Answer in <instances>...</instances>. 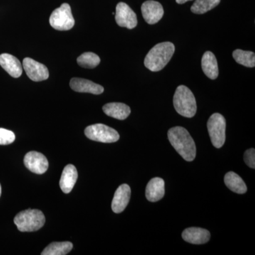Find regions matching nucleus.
I'll list each match as a JSON object with an SVG mask.
<instances>
[{
    "label": "nucleus",
    "instance_id": "nucleus-1",
    "mask_svg": "<svg viewBox=\"0 0 255 255\" xmlns=\"http://www.w3.org/2000/svg\"><path fill=\"white\" fill-rule=\"evenodd\" d=\"M168 138L172 147L187 162L195 159L196 147L195 142L187 129L176 127L169 129Z\"/></svg>",
    "mask_w": 255,
    "mask_h": 255
},
{
    "label": "nucleus",
    "instance_id": "nucleus-2",
    "mask_svg": "<svg viewBox=\"0 0 255 255\" xmlns=\"http://www.w3.org/2000/svg\"><path fill=\"white\" fill-rule=\"evenodd\" d=\"M175 47L171 42H164L155 45L146 55L144 64L152 72L160 71L173 56Z\"/></svg>",
    "mask_w": 255,
    "mask_h": 255
},
{
    "label": "nucleus",
    "instance_id": "nucleus-3",
    "mask_svg": "<svg viewBox=\"0 0 255 255\" xmlns=\"http://www.w3.org/2000/svg\"><path fill=\"white\" fill-rule=\"evenodd\" d=\"M174 107L178 114L187 118L195 116L197 107L195 97L192 92L184 85H180L174 95Z\"/></svg>",
    "mask_w": 255,
    "mask_h": 255
},
{
    "label": "nucleus",
    "instance_id": "nucleus-4",
    "mask_svg": "<svg viewBox=\"0 0 255 255\" xmlns=\"http://www.w3.org/2000/svg\"><path fill=\"white\" fill-rule=\"evenodd\" d=\"M14 222L21 232H34L44 226L46 219L40 210L27 209L18 213Z\"/></svg>",
    "mask_w": 255,
    "mask_h": 255
},
{
    "label": "nucleus",
    "instance_id": "nucleus-5",
    "mask_svg": "<svg viewBox=\"0 0 255 255\" xmlns=\"http://www.w3.org/2000/svg\"><path fill=\"white\" fill-rule=\"evenodd\" d=\"M211 142L216 148H221L226 142V119L221 114L211 116L207 123Z\"/></svg>",
    "mask_w": 255,
    "mask_h": 255
},
{
    "label": "nucleus",
    "instance_id": "nucleus-6",
    "mask_svg": "<svg viewBox=\"0 0 255 255\" xmlns=\"http://www.w3.org/2000/svg\"><path fill=\"white\" fill-rule=\"evenodd\" d=\"M50 26L58 31H68L75 25V19L72 14L71 7L64 3L60 7L52 12L50 16Z\"/></svg>",
    "mask_w": 255,
    "mask_h": 255
},
{
    "label": "nucleus",
    "instance_id": "nucleus-7",
    "mask_svg": "<svg viewBox=\"0 0 255 255\" xmlns=\"http://www.w3.org/2000/svg\"><path fill=\"white\" fill-rule=\"evenodd\" d=\"M85 134L90 140L105 143L115 142L120 138L119 132L115 129L102 124L87 127L85 128Z\"/></svg>",
    "mask_w": 255,
    "mask_h": 255
},
{
    "label": "nucleus",
    "instance_id": "nucleus-8",
    "mask_svg": "<svg viewBox=\"0 0 255 255\" xmlns=\"http://www.w3.org/2000/svg\"><path fill=\"white\" fill-rule=\"evenodd\" d=\"M116 21L121 27L128 29L134 28L137 24V16L128 5L119 2L116 8Z\"/></svg>",
    "mask_w": 255,
    "mask_h": 255
},
{
    "label": "nucleus",
    "instance_id": "nucleus-9",
    "mask_svg": "<svg viewBox=\"0 0 255 255\" xmlns=\"http://www.w3.org/2000/svg\"><path fill=\"white\" fill-rule=\"evenodd\" d=\"M23 68L32 81H43L49 77L48 68L43 64L38 63L31 58H26L23 59Z\"/></svg>",
    "mask_w": 255,
    "mask_h": 255
},
{
    "label": "nucleus",
    "instance_id": "nucleus-10",
    "mask_svg": "<svg viewBox=\"0 0 255 255\" xmlns=\"http://www.w3.org/2000/svg\"><path fill=\"white\" fill-rule=\"evenodd\" d=\"M25 166L33 173L42 174L48 168V161L43 154L36 151H31L25 155Z\"/></svg>",
    "mask_w": 255,
    "mask_h": 255
},
{
    "label": "nucleus",
    "instance_id": "nucleus-11",
    "mask_svg": "<svg viewBox=\"0 0 255 255\" xmlns=\"http://www.w3.org/2000/svg\"><path fill=\"white\" fill-rule=\"evenodd\" d=\"M142 16L146 22L149 24H155L158 22L164 15V9L162 4L158 1L148 0L142 4Z\"/></svg>",
    "mask_w": 255,
    "mask_h": 255
},
{
    "label": "nucleus",
    "instance_id": "nucleus-12",
    "mask_svg": "<svg viewBox=\"0 0 255 255\" xmlns=\"http://www.w3.org/2000/svg\"><path fill=\"white\" fill-rule=\"evenodd\" d=\"M131 190L128 184H124L119 186L114 194L112 201V209L116 214L123 212L130 201Z\"/></svg>",
    "mask_w": 255,
    "mask_h": 255
},
{
    "label": "nucleus",
    "instance_id": "nucleus-13",
    "mask_svg": "<svg viewBox=\"0 0 255 255\" xmlns=\"http://www.w3.org/2000/svg\"><path fill=\"white\" fill-rule=\"evenodd\" d=\"M72 90L82 93H90L93 95H101L105 91V89L100 85L82 78H73L70 82Z\"/></svg>",
    "mask_w": 255,
    "mask_h": 255
},
{
    "label": "nucleus",
    "instance_id": "nucleus-14",
    "mask_svg": "<svg viewBox=\"0 0 255 255\" xmlns=\"http://www.w3.org/2000/svg\"><path fill=\"white\" fill-rule=\"evenodd\" d=\"M182 236L184 241L191 244L202 245L209 241L211 233L204 228L192 227L184 230Z\"/></svg>",
    "mask_w": 255,
    "mask_h": 255
},
{
    "label": "nucleus",
    "instance_id": "nucleus-15",
    "mask_svg": "<svg viewBox=\"0 0 255 255\" xmlns=\"http://www.w3.org/2000/svg\"><path fill=\"white\" fill-rule=\"evenodd\" d=\"M0 65L13 78H19L22 74V65L19 60L12 55L8 53L0 55Z\"/></svg>",
    "mask_w": 255,
    "mask_h": 255
},
{
    "label": "nucleus",
    "instance_id": "nucleus-16",
    "mask_svg": "<svg viewBox=\"0 0 255 255\" xmlns=\"http://www.w3.org/2000/svg\"><path fill=\"white\" fill-rule=\"evenodd\" d=\"M164 193H165L164 182L162 178H153L151 179L146 187V198L151 202H156L161 200L164 197Z\"/></svg>",
    "mask_w": 255,
    "mask_h": 255
},
{
    "label": "nucleus",
    "instance_id": "nucleus-17",
    "mask_svg": "<svg viewBox=\"0 0 255 255\" xmlns=\"http://www.w3.org/2000/svg\"><path fill=\"white\" fill-rule=\"evenodd\" d=\"M78 177V171L73 164H68L64 168L60 180V189L63 193L69 194L71 192Z\"/></svg>",
    "mask_w": 255,
    "mask_h": 255
},
{
    "label": "nucleus",
    "instance_id": "nucleus-18",
    "mask_svg": "<svg viewBox=\"0 0 255 255\" xmlns=\"http://www.w3.org/2000/svg\"><path fill=\"white\" fill-rule=\"evenodd\" d=\"M201 67L203 71L208 78L215 80L219 76V67L216 56L214 53L206 51L201 60Z\"/></svg>",
    "mask_w": 255,
    "mask_h": 255
},
{
    "label": "nucleus",
    "instance_id": "nucleus-19",
    "mask_svg": "<svg viewBox=\"0 0 255 255\" xmlns=\"http://www.w3.org/2000/svg\"><path fill=\"white\" fill-rule=\"evenodd\" d=\"M103 111L109 117L119 120H125L130 114V109L128 106L117 102L107 104L104 106Z\"/></svg>",
    "mask_w": 255,
    "mask_h": 255
},
{
    "label": "nucleus",
    "instance_id": "nucleus-20",
    "mask_svg": "<svg viewBox=\"0 0 255 255\" xmlns=\"http://www.w3.org/2000/svg\"><path fill=\"white\" fill-rule=\"evenodd\" d=\"M224 182L228 189L233 192L243 194L248 191L246 183L238 174L235 172H228L225 176Z\"/></svg>",
    "mask_w": 255,
    "mask_h": 255
},
{
    "label": "nucleus",
    "instance_id": "nucleus-21",
    "mask_svg": "<svg viewBox=\"0 0 255 255\" xmlns=\"http://www.w3.org/2000/svg\"><path fill=\"white\" fill-rule=\"evenodd\" d=\"M73 243L70 242H54L50 243L42 252V255H65L73 249Z\"/></svg>",
    "mask_w": 255,
    "mask_h": 255
},
{
    "label": "nucleus",
    "instance_id": "nucleus-22",
    "mask_svg": "<svg viewBox=\"0 0 255 255\" xmlns=\"http://www.w3.org/2000/svg\"><path fill=\"white\" fill-rule=\"evenodd\" d=\"M233 56L235 60L242 65L248 68L255 66V55L253 52L238 49L233 51Z\"/></svg>",
    "mask_w": 255,
    "mask_h": 255
},
{
    "label": "nucleus",
    "instance_id": "nucleus-23",
    "mask_svg": "<svg viewBox=\"0 0 255 255\" xmlns=\"http://www.w3.org/2000/svg\"><path fill=\"white\" fill-rule=\"evenodd\" d=\"M221 0H196L191 6V10L194 14H205L218 6Z\"/></svg>",
    "mask_w": 255,
    "mask_h": 255
},
{
    "label": "nucleus",
    "instance_id": "nucleus-24",
    "mask_svg": "<svg viewBox=\"0 0 255 255\" xmlns=\"http://www.w3.org/2000/svg\"><path fill=\"white\" fill-rule=\"evenodd\" d=\"M100 58L95 53L87 52L80 55L77 59L78 65L84 68H95L100 63Z\"/></svg>",
    "mask_w": 255,
    "mask_h": 255
},
{
    "label": "nucleus",
    "instance_id": "nucleus-25",
    "mask_svg": "<svg viewBox=\"0 0 255 255\" xmlns=\"http://www.w3.org/2000/svg\"><path fill=\"white\" fill-rule=\"evenodd\" d=\"M15 140L14 132L0 128V145H9Z\"/></svg>",
    "mask_w": 255,
    "mask_h": 255
},
{
    "label": "nucleus",
    "instance_id": "nucleus-26",
    "mask_svg": "<svg viewBox=\"0 0 255 255\" xmlns=\"http://www.w3.org/2000/svg\"><path fill=\"white\" fill-rule=\"evenodd\" d=\"M245 162L251 168H255V150L254 148L246 150L244 155Z\"/></svg>",
    "mask_w": 255,
    "mask_h": 255
},
{
    "label": "nucleus",
    "instance_id": "nucleus-27",
    "mask_svg": "<svg viewBox=\"0 0 255 255\" xmlns=\"http://www.w3.org/2000/svg\"><path fill=\"white\" fill-rule=\"evenodd\" d=\"M188 1H191V0H176V1L178 3V4H184V3L187 2Z\"/></svg>",
    "mask_w": 255,
    "mask_h": 255
},
{
    "label": "nucleus",
    "instance_id": "nucleus-28",
    "mask_svg": "<svg viewBox=\"0 0 255 255\" xmlns=\"http://www.w3.org/2000/svg\"><path fill=\"white\" fill-rule=\"evenodd\" d=\"M1 184H0V196H1Z\"/></svg>",
    "mask_w": 255,
    "mask_h": 255
}]
</instances>
